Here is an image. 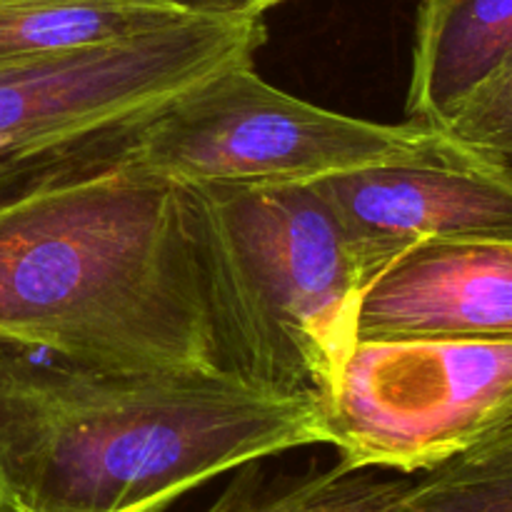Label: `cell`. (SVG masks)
I'll use <instances>...</instances> for the list:
<instances>
[{
  "label": "cell",
  "instance_id": "cell-2",
  "mask_svg": "<svg viewBox=\"0 0 512 512\" xmlns=\"http://www.w3.org/2000/svg\"><path fill=\"white\" fill-rule=\"evenodd\" d=\"M328 445L323 408L230 370L0 350V512H168L218 475Z\"/></svg>",
  "mask_w": 512,
  "mask_h": 512
},
{
  "label": "cell",
  "instance_id": "cell-8",
  "mask_svg": "<svg viewBox=\"0 0 512 512\" xmlns=\"http://www.w3.org/2000/svg\"><path fill=\"white\" fill-rule=\"evenodd\" d=\"M512 340V238L415 245L363 298L358 340Z\"/></svg>",
  "mask_w": 512,
  "mask_h": 512
},
{
  "label": "cell",
  "instance_id": "cell-11",
  "mask_svg": "<svg viewBox=\"0 0 512 512\" xmlns=\"http://www.w3.org/2000/svg\"><path fill=\"white\" fill-rule=\"evenodd\" d=\"M410 480L380 478L375 468L338 465L268 478L258 463L238 468L205 512H385Z\"/></svg>",
  "mask_w": 512,
  "mask_h": 512
},
{
  "label": "cell",
  "instance_id": "cell-9",
  "mask_svg": "<svg viewBox=\"0 0 512 512\" xmlns=\"http://www.w3.org/2000/svg\"><path fill=\"white\" fill-rule=\"evenodd\" d=\"M512 60V0H420L410 63V120L445 130Z\"/></svg>",
  "mask_w": 512,
  "mask_h": 512
},
{
  "label": "cell",
  "instance_id": "cell-5",
  "mask_svg": "<svg viewBox=\"0 0 512 512\" xmlns=\"http://www.w3.org/2000/svg\"><path fill=\"white\" fill-rule=\"evenodd\" d=\"M440 130L373 123L300 100L243 60L193 85L125 138L153 173L193 183H318L440 155Z\"/></svg>",
  "mask_w": 512,
  "mask_h": 512
},
{
  "label": "cell",
  "instance_id": "cell-3",
  "mask_svg": "<svg viewBox=\"0 0 512 512\" xmlns=\"http://www.w3.org/2000/svg\"><path fill=\"white\" fill-rule=\"evenodd\" d=\"M225 368L285 398H335L378 278L315 183L185 185Z\"/></svg>",
  "mask_w": 512,
  "mask_h": 512
},
{
  "label": "cell",
  "instance_id": "cell-13",
  "mask_svg": "<svg viewBox=\"0 0 512 512\" xmlns=\"http://www.w3.org/2000/svg\"><path fill=\"white\" fill-rule=\"evenodd\" d=\"M440 133L475 155H488L512 145V60Z\"/></svg>",
  "mask_w": 512,
  "mask_h": 512
},
{
  "label": "cell",
  "instance_id": "cell-7",
  "mask_svg": "<svg viewBox=\"0 0 512 512\" xmlns=\"http://www.w3.org/2000/svg\"><path fill=\"white\" fill-rule=\"evenodd\" d=\"M315 185L378 275L415 245L512 238V178L450 140L435 158Z\"/></svg>",
  "mask_w": 512,
  "mask_h": 512
},
{
  "label": "cell",
  "instance_id": "cell-16",
  "mask_svg": "<svg viewBox=\"0 0 512 512\" xmlns=\"http://www.w3.org/2000/svg\"><path fill=\"white\" fill-rule=\"evenodd\" d=\"M475 155V153H473ZM478 158H483L485 163L495 165L498 170H503L508 178H512V145H505V148L495 150V153H488V155H478Z\"/></svg>",
  "mask_w": 512,
  "mask_h": 512
},
{
  "label": "cell",
  "instance_id": "cell-1",
  "mask_svg": "<svg viewBox=\"0 0 512 512\" xmlns=\"http://www.w3.org/2000/svg\"><path fill=\"white\" fill-rule=\"evenodd\" d=\"M0 350L228 370L185 185L123 140L0 193Z\"/></svg>",
  "mask_w": 512,
  "mask_h": 512
},
{
  "label": "cell",
  "instance_id": "cell-14",
  "mask_svg": "<svg viewBox=\"0 0 512 512\" xmlns=\"http://www.w3.org/2000/svg\"><path fill=\"white\" fill-rule=\"evenodd\" d=\"M165 3L193 18L250 23V20H263V15L283 0H165Z\"/></svg>",
  "mask_w": 512,
  "mask_h": 512
},
{
  "label": "cell",
  "instance_id": "cell-6",
  "mask_svg": "<svg viewBox=\"0 0 512 512\" xmlns=\"http://www.w3.org/2000/svg\"><path fill=\"white\" fill-rule=\"evenodd\" d=\"M512 395V340H358L325 405L348 468L418 475L468 448Z\"/></svg>",
  "mask_w": 512,
  "mask_h": 512
},
{
  "label": "cell",
  "instance_id": "cell-10",
  "mask_svg": "<svg viewBox=\"0 0 512 512\" xmlns=\"http://www.w3.org/2000/svg\"><path fill=\"white\" fill-rule=\"evenodd\" d=\"M165 0H0V70L183 18Z\"/></svg>",
  "mask_w": 512,
  "mask_h": 512
},
{
  "label": "cell",
  "instance_id": "cell-15",
  "mask_svg": "<svg viewBox=\"0 0 512 512\" xmlns=\"http://www.w3.org/2000/svg\"><path fill=\"white\" fill-rule=\"evenodd\" d=\"M473 443H483L488 448L512 453V395L505 400L503 408L493 415V420L480 430V435Z\"/></svg>",
  "mask_w": 512,
  "mask_h": 512
},
{
  "label": "cell",
  "instance_id": "cell-12",
  "mask_svg": "<svg viewBox=\"0 0 512 512\" xmlns=\"http://www.w3.org/2000/svg\"><path fill=\"white\" fill-rule=\"evenodd\" d=\"M385 512H512V453L470 443L418 473Z\"/></svg>",
  "mask_w": 512,
  "mask_h": 512
},
{
  "label": "cell",
  "instance_id": "cell-4",
  "mask_svg": "<svg viewBox=\"0 0 512 512\" xmlns=\"http://www.w3.org/2000/svg\"><path fill=\"white\" fill-rule=\"evenodd\" d=\"M263 20L183 18L0 70V193L123 143L210 75L255 60Z\"/></svg>",
  "mask_w": 512,
  "mask_h": 512
}]
</instances>
